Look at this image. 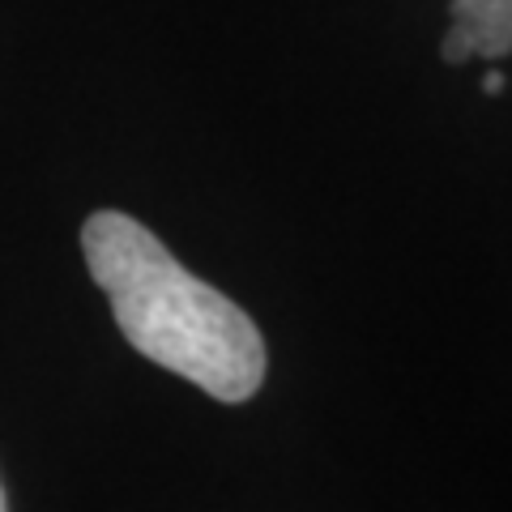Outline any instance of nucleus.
<instances>
[{
  "label": "nucleus",
  "mask_w": 512,
  "mask_h": 512,
  "mask_svg": "<svg viewBox=\"0 0 512 512\" xmlns=\"http://www.w3.org/2000/svg\"><path fill=\"white\" fill-rule=\"evenodd\" d=\"M82 256L141 359L227 406L261 393L269 350L256 320L218 286L188 274L150 227L120 210H99L82 227Z\"/></svg>",
  "instance_id": "1"
},
{
  "label": "nucleus",
  "mask_w": 512,
  "mask_h": 512,
  "mask_svg": "<svg viewBox=\"0 0 512 512\" xmlns=\"http://www.w3.org/2000/svg\"><path fill=\"white\" fill-rule=\"evenodd\" d=\"M512 52V0H453L444 60H500Z\"/></svg>",
  "instance_id": "2"
},
{
  "label": "nucleus",
  "mask_w": 512,
  "mask_h": 512,
  "mask_svg": "<svg viewBox=\"0 0 512 512\" xmlns=\"http://www.w3.org/2000/svg\"><path fill=\"white\" fill-rule=\"evenodd\" d=\"M483 90H487V94H500V90H504V73H487Z\"/></svg>",
  "instance_id": "3"
},
{
  "label": "nucleus",
  "mask_w": 512,
  "mask_h": 512,
  "mask_svg": "<svg viewBox=\"0 0 512 512\" xmlns=\"http://www.w3.org/2000/svg\"><path fill=\"white\" fill-rule=\"evenodd\" d=\"M9 508V495H5V487H0V512H5Z\"/></svg>",
  "instance_id": "4"
}]
</instances>
